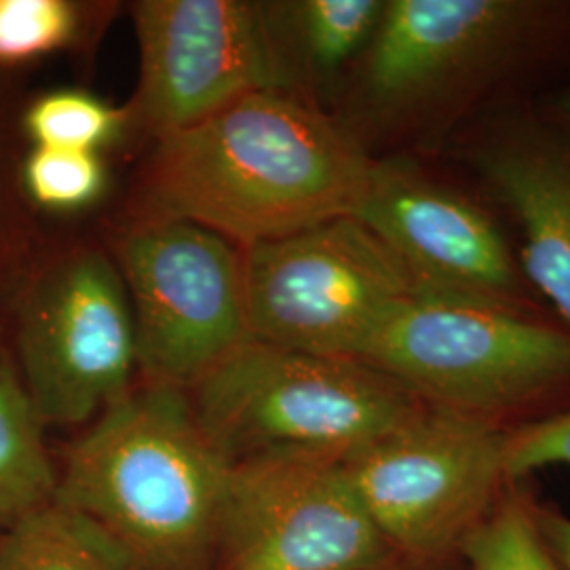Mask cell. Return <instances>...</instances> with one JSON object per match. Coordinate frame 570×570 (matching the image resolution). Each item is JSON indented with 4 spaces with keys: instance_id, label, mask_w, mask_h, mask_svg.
I'll list each match as a JSON object with an SVG mask.
<instances>
[{
    "instance_id": "1",
    "label": "cell",
    "mask_w": 570,
    "mask_h": 570,
    "mask_svg": "<svg viewBox=\"0 0 570 570\" xmlns=\"http://www.w3.org/2000/svg\"><path fill=\"white\" fill-rule=\"evenodd\" d=\"M374 161L296 91H258L159 138L144 220H184L247 249L353 216Z\"/></svg>"
},
{
    "instance_id": "2",
    "label": "cell",
    "mask_w": 570,
    "mask_h": 570,
    "mask_svg": "<svg viewBox=\"0 0 570 570\" xmlns=\"http://www.w3.org/2000/svg\"><path fill=\"white\" fill-rule=\"evenodd\" d=\"M228 468L184 389L148 383L77 440L56 503L100 530L134 569L204 570L218 550Z\"/></svg>"
},
{
    "instance_id": "3",
    "label": "cell",
    "mask_w": 570,
    "mask_h": 570,
    "mask_svg": "<svg viewBox=\"0 0 570 570\" xmlns=\"http://www.w3.org/2000/svg\"><path fill=\"white\" fill-rule=\"evenodd\" d=\"M190 402L228 461L266 452L345 459L428 406L355 360L247 341L195 385Z\"/></svg>"
},
{
    "instance_id": "4",
    "label": "cell",
    "mask_w": 570,
    "mask_h": 570,
    "mask_svg": "<svg viewBox=\"0 0 570 570\" xmlns=\"http://www.w3.org/2000/svg\"><path fill=\"white\" fill-rule=\"evenodd\" d=\"M423 404L473 416L520 406L570 376V336L520 308L414 292L360 351Z\"/></svg>"
},
{
    "instance_id": "5",
    "label": "cell",
    "mask_w": 570,
    "mask_h": 570,
    "mask_svg": "<svg viewBox=\"0 0 570 570\" xmlns=\"http://www.w3.org/2000/svg\"><path fill=\"white\" fill-rule=\"evenodd\" d=\"M242 252L249 338L266 345L357 360L389 313L419 292L353 216Z\"/></svg>"
},
{
    "instance_id": "6",
    "label": "cell",
    "mask_w": 570,
    "mask_h": 570,
    "mask_svg": "<svg viewBox=\"0 0 570 570\" xmlns=\"http://www.w3.org/2000/svg\"><path fill=\"white\" fill-rule=\"evenodd\" d=\"M117 261L136 326L138 366L150 383L195 387L252 341L244 252L184 220H144L121 237Z\"/></svg>"
},
{
    "instance_id": "7",
    "label": "cell",
    "mask_w": 570,
    "mask_h": 570,
    "mask_svg": "<svg viewBox=\"0 0 570 570\" xmlns=\"http://www.w3.org/2000/svg\"><path fill=\"white\" fill-rule=\"evenodd\" d=\"M505 438L484 416L425 406L343 465L389 550L429 558L489 515L508 480Z\"/></svg>"
},
{
    "instance_id": "8",
    "label": "cell",
    "mask_w": 570,
    "mask_h": 570,
    "mask_svg": "<svg viewBox=\"0 0 570 570\" xmlns=\"http://www.w3.org/2000/svg\"><path fill=\"white\" fill-rule=\"evenodd\" d=\"M18 355L45 425H82L125 397L138 346L117 265L77 249L41 268L18 306Z\"/></svg>"
},
{
    "instance_id": "9",
    "label": "cell",
    "mask_w": 570,
    "mask_h": 570,
    "mask_svg": "<svg viewBox=\"0 0 570 570\" xmlns=\"http://www.w3.org/2000/svg\"><path fill=\"white\" fill-rule=\"evenodd\" d=\"M218 548L225 570H376L389 551L343 459L320 452L230 461Z\"/></svg>"
},
{
    "instance_id": "10",
    "label": "cell",
    "mask_w": 570,
    "mask_h": 570,
    "mask_svg": "<svg viewBox=\"0 0 570 570\" xmlns=\"http://www.w3.org/2000/svg\"><path fill=\"white\" fill-rule=\"evenodd\" d=\"M136 112L159 138L258 91H296L268 4L244 0H142Z\"/></svg>"
},
{
    "instance_id": "11",
    "label": "cell",
    "mask_w": 570,
    "mask_h": 570,
    "mask_svg": "<svg viewBox=\"0 0 570 570\" xmlns=\"http://www.w3.org/2000/svg\"><path fill=\"white\" fill-rule=\"evenodd\" d=\"M353 218L404 266L419 292L520 308L510 245L489 214L410 165L374 161Z\"/></svg>"
},
{
    "instance_id": "12",
    "label": "cell",
    "mask_w": 570,
    "mask_h": 570,
    "mask_svg": "<svg viewBox=\"0 0 570 570\" xmlns=\"http://www.w3.org/2000/svg\"><path fill=\"white\" fill-rule=\"evenodd\" d=\"M530 2L391 0L366 49L364 82L381 106L404 108L487 75L529 35Z\"/></svg>"
},
{
    "instance_id": "13",
    "label": "cell",
    "mask_w": 570,
    "mask_h": 570,
    "mask_svg": "<svg viewBox=\"0 0 570 570\" xmlns=\"http://www.w3.org/2000/svg\"><path fill=\"white\" fill-rule=\"evenodd\" d=\"M484 174L524 237V268L570 327V146L518 136L482 155Z\"/></svg>"
},
{
    "instance_id": "14",
    "label": "cell",
    "mask_w": 570,
    "mask_h": 570,
    "mask_svg": "<svg viewBox=\"0 0 570 570\" xmlns=\"http://www.w3.org/2000/svg\"><path fill=\"white\" fill-rule=\"evenodd\" d=\"M41 414L20 370L0 355V527L13 529L56 503L60 473L42 440Z\"/></svg>"
},
{
    "instance_id": "15",
    "label": "cell",
    "mask_w": 570,
    "mask_h": 570,
    "mask_svg": "<svg viewBox=\"0 0 570 570\" xmlns=\"http://www.w3.org/2000/svg\"><path fill=\"white\" fill-rule=\"evenodd\" d=\"M385 2L381 0H301L268 4L271 21L285 63L296 53L313 75H332L364 53L372 41ZM294 63L289 75L294 72ZM294 79V77H292Z\"/></svg>"
},
{
    "instance_id": "16",
    "label": "cell",
    "mask_w": 570,
    "mask_h": 570,
    "mask_svg": "<svg viewBox=\"0 0 570 570\" xmlns=\"http://www.w3.org/2000/svg\"><path fill=\"white\" fill-rule=\"evenodd\" d=\"M0 570H134L121 550L58 503L26 518L0 541Z\"/></svg>"
},
{
    "instance_id": "17",
    "label": "cell",
    "mask_w": 570,
    "mask_h": 570,
    "mask_svg": "<svg viewBox=\"0 0 570 570\" xmlns=\"http://www.w3.org/2000/svg\"><path fill=\"white\" fill-rule=\"evenodd\" d=\"M121 125V110L79 89L45 94L23 115L26 134L37 148L96 153Z\"/></svg>"
},
{
    "instance_id": "18",
    "label": "cell",
    "mask_w": 570,
    "mask_h": 570,
    "mask_svg": "<svg viewBox=\"0 0 570 570\" xmlns=\"http://www.w3.org/2000/svg\"><path fill=\"white\" fill-rule=\"evenodd\" d=\"M459 548L471 570H562L537 520L518 501L489 513Z\"/></svg>"
},
{
    "instance_id": "19",
    "label": "cell",
    "mask_w": 570,
    "mask_h": 570,
    "mask_svg": "<svg viewBox=\"0 0 570 570\" xmlns=\"http://www.w3.org/2000/svg\"><path fill=\"white\" fill-rule=\"evenodd\" d=\"M81 26V7L68 0H0V66L60 51Z\"/></svg>"
},
{
    "instance_id": "20",
    "label": "cell",
    "mask_w": 570,
    "mask_h": 570,
    "mask_svg": "<svg viewBox=\"0 0 570 570\" xmlns=\"http://www.w3.org/2000/svg\"><path fill=\"white\" fill-rule=\"evenodd\" d=\"M21 186L41 207L79 209L102 193L104 165L98 153L35 148L21 167Z\"/></svg>"
},
{
    "instance_id": "21",
    "label": "cell",
    "mask_w": 570,
    "mask_h": 570,
    "mask_svg": "<svg viewBox=\"0 0 570 570\" xmlns=\"http://www.w3.org/2000/svg\"><path fill=\"white\" fill-rule=\"evenodd\" d=\"M551 465L570 468V410L515 429L505 438L508 480Z\"/></svg>"
},
{
    "instance_id": "22",
    "label": "cell",
    "mask_w": 570,
    "mask_h": 570,
    "mask_svg": "<svg viewBox=\"0 0 570 570\" xmlns=\"http://www.w3.org/2000/svg\"><path fill=\"white\" fill-rule=\"evenodd\" d=\"M26 226L16 193L4 125L0 121V282L7 279L23 256Z\"/></svg>"
},
{
    "instance_id": "23",
    "label": "cell",
    "mask_w": 570,
    "mask_h": 570,
    "mask_svg": "<svg viewBox=\"0 0 570 570\" xmlns=\"http://www.w3.org/2000/svg\"><path fill=\"white\" fill-rule=\"evenodd\" d=\"M534 520H537V527H539L543 541L548 543L553 558L558 560V564L564 570H570V518L543 511Z\"/></svg>"
},
{
    "instance_id": "24",
    "label": "cell",
    "mask_w": 570,
    "mask_h": 570,
    "mask_svg": "<svg viewBox=\"0 0 570 570\" xmlns=\"http://www.w3.org/2000/svg\"><path fill=\"white\" fill-rule=\"evenodd\" d=\"M562 112H564V117L570 121V91L562 98Z\"/></svg>"
},
{
    "instance_id": "25",
    "label": "cell",
    "mask_w": 570,
    "mask_h": 570,
    "mask_svg": "<svg viewBox=\"0 0 570 570\" xmlns=\"http://www.w3.org/2000/svg\"><path fill=\"white\" fill-rule=\"evenodd\" d=\"M0 336H2V326H0Z\"/></svg>"
}]
</instances>
